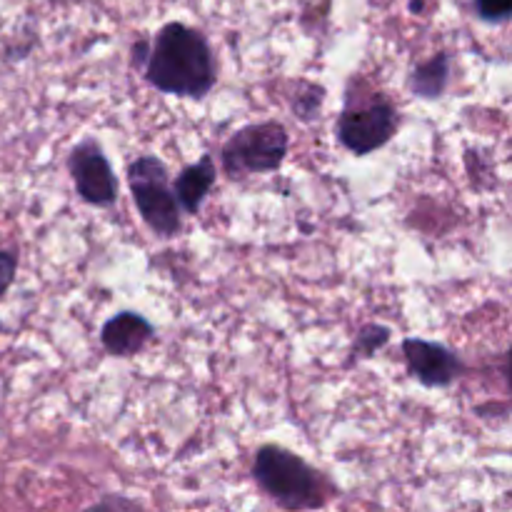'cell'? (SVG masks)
I'll list each match as a JSON object with an SVG mask.
<instances>
[{"mask_svg":"<svg viewBox=\"0 0 512 512\" xmlns=\"http://www.w3.org/2000/svg\"><path fill=\"white\" fill-rule=\"evenodd\" d=\"M143 73L155 90L175 98L200 100L218 83V65L208 38L180 20L165 23L150 40Z\"/></svg>","mask_w":512,"mask_h":512,"instance_id":"6da1fadb","label":"cell"},{"mask_svg":"<svg viewBox=\"0 0 512 512\" xmlns=\"http://www.w3.org/2000/svg\"><path fill=\"white\" fill-rule=\"evenodd\" d=\"M253 475L265 495L283 510H318L328 503V488H325L323 475L313 465L305 463L300 455L290 453L280 445H263L255 453Z\"/></svg>","mask_w":512,"mask_h":512,"instance_id":"7a4b0ae2","label":"cell"},{"mask_svg":"<svg viewBox=\"0 0 512 512\" xmlns=\"http://www.w3.org/2000/svg\"><path fill=\"white\" fill-rule=\"evenodd\" d=\"M128 185L143 223L158 238H175L183 230V218L170 188V173L155 155H140L128 165Z\"/></svg>","mask_w":512,"mask_h":512,"instance_id":"3957f363","label":"cell"},{"mask_svg":"<svg viewBox=\"0 0 512 512\" xmlns=\"http://www.w3.org/2000/svg\"><path fill=\"white\" fill-rule=\"evenodd\" d=\"M290 138L280 123H253L240 128L225 140L220 150V163L230 180H243L248 175L275 173L288 158Z\"/></svg>","mask_w":512,"mask_h":512,"instance_id":"277c9868","label":"cell"},{"mask_svg":"<svg viewBox=\"0 0 512 512\" xmlns=\"http://www.w3.org/2000/svg\"><path fill=\"white\" fill-rule=\"evenodd\" d=\"M400 115L390 100L378 98L365 105L348 103L338 120V140L345 150L363 158L375 153L398 133Z\"/></svg>","mask_w":512,"mask_h":512,"instance_id":"5b68a950","label":"cell"},{"mask_svg":"<svg viewBox=\"0 0 512 512\" xmlns=\"http://www.w3.org/2000/svg\"><path fill=\"white\" fill-rule=\"evenodd\" d=\"M68 170L80 198L93 208H113L118 200V178L95 138H83L68 155Z\"/></svg>","mask_w":512,"mask_h":512,"instance_id":"8992f818","label":"cell"},{"mask_svg":"<svg viewBox=\"0 0 512 512\" xmlns=\"http://www.w3.org/2000/svg\"><path fill=\"white\" fill-rule=\"evenodd\" d=\"M403 355L408 373L425 388H450L465 370L455 350L433 340L405 338Z\"/></svg>","mask_w":512,"mask_h":512,"instance_id":"52a82bcc","label":"cell"},{"mask_svg":"<svg viewBox=\"0 0 512 512\" xmlns=\"http://www.w3.org/2000/svg\"><path fill=\"white\" fill-rule=\"evenodd\" d=\"M153 335L155 328L150 320H145L140 313H133V310H123L103 325L100 343H103L105 353L113 355V358H133L153 340Z\"/></svg>","mask_w":512,"mask_h":512,"instance_id":"ba28073f","label":"cell"},{"mask_svg":"<svg viewBox=\"0 0 512 512\" xmlns=\"http://www.w3.org/2000/svg\"><path fill=\"white\" fill-rule=\"evenodd\" d=\"M215 185V163L210 155H203L198 163L188 165L178 173L173 183V195L178 208H183L188 215H198L203 208L205 198Z\"/></svg>","mask_w":512,"mask_h":512,"instance_id":"9c48e42d","label":"cell"},{"mask_svg":"<svg viewBox=\"0 0 512 512\" xmlns=\"http://www.w3.org/2000/svg\"><path fill=\"white\" fill-rule=\"evenodd\" d=\"M448 83H450V55L443 50V53L433 55V58L425 60V63L415 65L413 73H410L408 88L413 90V95H418V98L438 100L440 95L448 90Z\"/></svg>","mask_w":512,"mask_h":512,"instance_id":"30bf717a","label":"cell"},{"mask_svg":"<svg viewBox=\"0 0 512 512\" xmlns=\"http://www.w3.org/2000/svg\"><path fill=\"white\" fill-rule=\"evenodd\" d=\"M388 340H390V330L385 328V325H378V323L365 325L353 343V358L358 360L373 358L380 348L388 345Z\"/></svg>","mask_w":512,"mask_h":512,"instance_id":"8fae6325","label":"cell"},{"mask_svg":"<svg viewBox=\"0 0 512 512\" xmlns=\"http://www.w3.org/2000/svg\"><path fill=\"white\" fill-rule=\"evenodd\" d=\"M473 13L480 23L505 25L512 15V0H473Z\"/></svg>","mask_w":512,"mask_h":512,"instance_id":"7c38bea8","label":"cell"},{"mask_svg":"<svg viewBox=\"0 0 512 512\" xmlns=\"http://www.w3.org/2000/svg\"><path fill=\"white\" fill-rule=\"evenodd\" d=\"M323 105V88L320 85H305V95H298L293 100V110L300 115V120H313Z\"/></svg>","mask_w":512,"mask_h":512,"instance_id":"4fadbf2b","label":"cell"},{"mask_svg":"<svg viewBox=\"0 0 512 512\" xmlns=\"http://www.w3.org/2000/svg\"><path fill=\"white\" fill-rule=\"evenodd\" d=\"M85 512H143V508H140L138 500L125 498V495H105Z\"/></svg>","mask_w":512,"mask_h":512,"instance_id":"5bb4252c","label":"cell"},{"mask_svg":"<svg viewBox=\"0 0 512 512\" xmlns=\"http://www.w3.org/2000/svg\"><path fill=\"white\" fill-rule=\"evenodd\" d=\"M15 273H18V258L10 250H0V298L8 293V288L13 285Z\"/></svg>","mask_w":512,"mask_h":512,"instance_id":"9a60e30c","label":"cell"}]
</instances>
